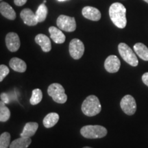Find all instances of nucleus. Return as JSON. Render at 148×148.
I'll use <instances>...</instances> for the list:
<instances>
[{"mask_svg":"<svg viewBox=\"0 0 148 148\" xmlns=\"http://www.w3.org/2000/svg\"><path fill=\"white\" fill-rule=\"evenodd\" d=\"M109 15L111 21L117 27L123 29L126 26V8L122 3H112L109 8Z\"/></svg>","mask_w":148,"mask_h":148,"instance_id":"obj_1","label":"nucleus"},{"mask_svg":"<svg viewBox=\"0 0 148 148\" xmlns=\"http://www.w3.org/2000/svg\"><path fill=\"white\" fill-rule=\"evenodd\" d=\"M101 106L97 96L89 95L84 99L82 104V111L85 115L93 116L101 112Z\"/></svg>","mask_w":148,"mask_h":148,"instance_id":"obj_2","label":"nucleus"},{"mask_svg":"<svg viewBox=\"0 0 148 148\" xmlns=\"http://www.w3.org/2000/svg\"><path fill=\"white\" fill-rule=\"evenodd\" d=\"M106 127L98 125H88L82 127L80 130L81 134L86 138H100L107 134Z\"/></svg>","mask_w":148,"mask_h":148,"instance_id":"obj_3","label":"nucleus"},{"mask_svg":"<svg viewBox=\"0 0 148 148\" xmlns=\"http://www.w3.org/2000/svg\"><path fill=\"white\" fill-rule=\"evenodd\" d=\"M47 93L56 103H64L67 100L64 87L58 83H53L49 85L47 88Z\"/></svg>","mask_w":148,"mask_h":148,"instance_id":"obj_4","label":"nucleus"},{"mask_svg":"<svg viewBox=\"0 0 148 148\" xmlns=\"http://www.w3.org/2000/svg\"><path fill=\"white\" fill-rule=\"evenodd\" d=\"M119 52L121 58L127 64L132 66H136L138 64V60L134 51L124 42H121L118 45Z\"/></svg>","mask_w":148,"mask_h":148,"instance_id":"obj_5","label":"nucleus"},{"mask_svg":"<svg viewBox=\"0 0 148 148\" xmlns=\"http://www.w3.org/2000/svg\"><path fill=\"white\" fill-rule=\"evenodd\" d=\"M57 26L61 30L71 32L76 29V22L74 17L66 15H60L57 18Z\"/></svg>","mask_w":148,"mask_h":148,"instance_id":"obj_6","label":"nucleus"},{"mask_svg":"<svg viewBox=\"0 0 148 148\" xmlns=\"http://www.w3.org/2000/svg\"><path fill=\"white\" fill-rule=\"evenodd\" d=\"M120 106L127 115H132L136 110V103L134 98L130 95H126L121 99Z\"/></svg>","mask_w":148,"mask_h":148,"instance_id":"obj_7","label":"nucleus"},{"mask_svg":"<svg viewBox=\"0 0 148 148\" xmlns=\"http://www.w3.org/2000/svg\"><path fill=\"white\" fill-rule=\"evenodd\" d=\"M84 52V43L77 38H73L69 43V53L75 60L82 58Z\"/></svg>","mask_w":148,"mask_h":148,"instance_id":"obj_8","label":"nucleus"},{"mask_svg":"<svg viewBox=\"0 0 148 148\" xmlns=\"http://www.w3.org/2000/svg\"><path fill=\"white\" fill-rule=\"evenodd\" d=\"M5 44L9 51L15 52L19 49L21 45L19 37L18 34L14 32H10L5 36Z\"/></svg>","mask_w":148,"mask_h":148,"instance_id":"obj_9","label":"nucleus"},{"mask_svg":"<svg viewBox=\"0 0 148 148\" xmlns=\"http://www.w3.org/2000/svg\"><path fill=\"white\" fill-rule=\"evenodd\" d=\"M121 62L117 56L114 55L109 56L104 62V67L108 73H116L119 70Z\"/></svg>","mask_w":148,"mask_h":148,"instance_id":"obj_10","label":"nucleus"},{"mask_svg":"<svg viewBox=\"0 0 148 148\" xmlns=\"http://www.w3.org/2000/svg\"><path fill=\"white\" fill-rule=\"evenodd\" d=\"M20 16L23 21L24 23L29 26L36 25L38 23L37 21L36 14L29 8L23 9L20 13Z\"/></svg>","mask_w":148,"mask_h":148,"instance_id":"obj_11","label":"nucleus"},{"mask_svg":"<svg viewBox=\"0 0 148 148\" xmlns=\"http://www.w3.org/2000/svg\"><path fill=\"white\" fill-rule=\"evenodd\" d=\"M82 15L91 21H97L101 18V12L98 9L91 6H86L82 9Z\"/></svg>","mask_w":148,"mask_h":148,"instance_id":"obj_12","label":"nucleus"},{"mask_svg":"<svg viewBox=\"0 0 148 148\" xmlns=\"http://www.w3.org/2000/svg\"><path fill=\"white\" fill-rule=\"evenodd\" d=\"M35 41L45 52H49L51 49V44L49 38L45 34H39L35 37Z\"/></svg>","mask_w":148,"mask_h":148,"instance_id":"obj_13","label":"nucleus"},{"mask_svg":"<svg viewBox=\"0 0 148 148\" xmlns=\"http://www.w3.org/2000/svg\"><path fill=\"white\" fill-rule=\"evenodd\" d=\"M49 32L50 34V37L53 41L58 44H62L65 41L66 37L60 29L51 26L49 28Z\"/></svg>","mask_w":148,"mask_h":148,"instance_id":"obj_14","label":"nucleus"},{"mask_svg":"<svg viewBox=\"0 0 148 148\" xmlns=\"http://www.w3.org/2000/svg\"><path fill=\"white\" fill-rule=\"evenodd\" d=\"M11 69L19 73H23L26 71L27 64L25 62L18 58H12L9 62Z\"/></svg>","mask_w":148,"mask_h":148,"instance_id":"obj_15","label":"nucleus"},{"mask_svg":"<svg viewBox=\"0 0 148 148\" xmlns=\"http://www.w3.org/2000/svg\"><path fill=\"white\" fill-rule=\"evenodd\" d=\"M0 12L4 17L10 20H14L16 18L15 11L6 2L0 3Z\"/></svg>","mask_w":148,"mask_h":148,"instance_id":"obj_16","label":"nucleus"},{"mask_svg":"<svg viewBox=\"0 0 148 148\" xmlns=\"http://www.w3.org/2000/svg\"><path fill=\"white\" fill-rule=\"evenodd\" d=\"M38 127V124L36 122H28L25 124L20 136L22 137L30 138L34 136Z\"/></svg>","mask_w":148,"mask_h":148,"instance_id":"obj_17","label":"nucleus"},{"mask_svg":"<svg viewBox=\"0 0 148 148\" xmlns=\"http://www.w3.org/2000/svg\"><path fill=\"white\" fill-rule=\"evenodd\" d=\"M134 52L142 60L148 61V48L141 42H137L134 45Z\"/></svg>","mask_w":148,"mask_h":148,"instance_id":"obj_18","label":"nucleus"},{"mask_svg":"<svg viewBox=\"0 0 148 148\" xmlns=\"http://www.w3.org/2000/svg\"><path fill=\"white\" fill-rule=\"evenodd\" d=\"M59 120L58 114L56 112H50L47 114L43 119V125L47 128H50L56 124Z\"/></svg>","mask_w":148,"mask_h":148,"instance_id":"obj_19","label":"nucleus"},{"mask_svg":"<svg viewBox=\"0 0 148 148\" xmlns=\"http://www.w3.org/2000/svg\"><path fill=\"white\" fill-rule=\"evenodd\" d=\"M32 143L30 138L22 137L16 138L10 145V148H27Z\"/></svg>","mask_w":148,"mask_h":148,"instance_id":"obj_20","label":"nucleus"},{"mask_svg":"<svg viewBox=\"0 0 148 148\" xmlns=\"http://www.w3.org/2000/svg\"><path fill=\"white\" fill-rule=\"evenodd\" d=\"M48 13V10L47 6L45 5V3H42L38 6L37 9L36 13V16L37 18V21L38 23L39 22H43L46 19Z\"/></svg>","mask_w":148,"mask_h":148,"instance_id":"obj_21","label":"nucleus"},{"mask_svg":"<svg viewBox=\"0 0 148 148\" xmlns=\"http://www.w3.org/2000/svg\"><path fill=\"white\" fill-rule=\"evenodd\" d=\"M10 111L5 106V103L2 101H0V121L5 122L10 119Z\"/></svg>","mask_w":148,"mask_h":148,"instance_id":"obj_22","label":"nucleus"},{"mask_svg":"<svg viewBox=\"0 0 148 148\" xmlns=\"http://www.w3.org/2000/svg\"><path fill=\"white\" fill-rule=\"evenodd\" d=\"M42 99V91L39 88H35L32 90V97L29 99V102L32 105H36L41 101Z\"/></svg>","mask_w":148,"mask_h":148,"instance_id":"obj_23","label":"nucleus"},{"mask_svg":"<svg viewBox=\"0 0 148 148\" xmlns=\"http://www.w3.org/2000/svg\"><path fill=\"white\" fill-rule=\"evenodd\" d=\"M10 133L3 132L0 136V148H8L10 146Z\"/></svg>","mask_w":148,"mask_h":148,"instance_id":"obj_24","label":"nucleus"},{"mask_svg":"<svg viewBox=\"0 0 148 148\" xmlns=\"http://www.w3.org/2000/svg\"><path fill=\"white\" fill-rule=\"evenodd\" d=\"M9 73H10V70L8 66L5 64H1L0 65V82L3 81V79L8 75Z\"/></svg>","mask_w":148,"mask_h":148,"instance_id":"obj_25","label":"nucleus"},{"mask_svg":"<svg viewBox=\"0 0 148 148\" xmlns=\"http://www.w3.org/2000/svg\"><path fill=\"white\" fill-rule=\"evenodd\" d=\"M0 98H1V100L3 102H4L5 104H6V103H9V102H10V99H9L8 95H7L6 93H5V92H2V93L0 95Z\"/></svg>","mask_w":148,"mask_h":148,"instance_id":"obj_26","label":"nucleus"},{"mask_svg":"<svg viewBox=\"0 0 148 148\" xmlns=\"http://www.w3.org/2000/svg\"><path fill=\"white\" fill-rule=\"evenodd\" d=\"M27 2V0H14V4L17 6H22Z\"/></svg>","mask_w":148,"mask_h":148,"instance_id":"obj_27","label":"nucleus"},{"mask_svg":"<svg viewBox=\"0 0 148 148\" xmlns=\"http://www.w3.org/2000/svg\"><path fill=\"white\" fill-rule=\"evenodd\" d=\"M142 81L146 86H148V72H146L142 75Z\"/></svg>","mask_w":148,"mask_h":148,"instance_id":"obj_28","label":"nucleus"},{"mask_svg":"<svg viewBox=\"0 0 148 148\" xmlns=\"http://www.w3.org/2000/svg\"><path fill=\"white\" fill-rule=\"evenodd\" d=\"M58 1H66V0H58Z\"/></svg>","mask_w":148,"mask_h":148,"instance_id":"obj_29","label":"nucleus"},{"mask_svg":"<svg viewBox=\"0 0 148 148\" xmlns=\"http://www.w3.org/2000/svg\"><path fill=\"white\" fill-rule=\"evenodd\" d=\"M143 1H145V2H147L148 3V0H143Z\"/></svg>","mask_w":148,"mask_h":148,"instance_id":"obj_30","label":"nucleus"},{"mask_svg":"<svg viewBox=\"0 0 148 148\" xmlns=\"http://www.w3.org/2000/svg\"><path fill=\"white\" fill-rule=\"evenodd\" d=\"M83 148H92V147H83Z\"/></svg>","mask_w":148,"mask_h":148,"instance_id":"obj_31","label":"nucleus"},{"mask_svg":"<svg viewBox=\"0 0 148 148\" xmlns=\"http://www.w3.org/2000/svg\"><path fill=\"white\" fill-rule=\"evenodd\" d=\"M46 3V0H44V1H43V3Z\"/></svg>","mask_w":148,"mask_h":148,"instance_id":"obj_32","label":"nucleus"},{"mask_svg":"<svg viewBox=\"0 0 148 148\" xmlns=\"http://www.w3.org/2000/svg\"><path fill=\"white\" fill-rule=\"evenodd\" d=\"M0 1H1V0H0Z\"/></svg>","mask_w":148,"mask_h":148,"instance_id":"obj_33","label":"nucleus"}]
</instances>
